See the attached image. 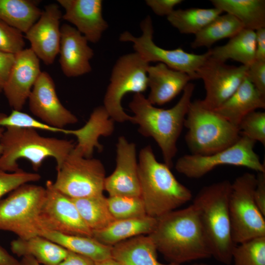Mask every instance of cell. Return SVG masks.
Here are the masks:
<instances>
[{"mask_svg":"<svg viewBox=\"0 0 265 265\" xmlns=\"http://www.w3.org/2000/svg\"><path fill=\"white\" fill-rule=\"evenodd\" d=\"M157 218L148 235L158 251L171 263L181 264L212 257L197 212L191 204Z\"/></svg>","mask_w":265,"mask_h":265,"instance_id":"6da1fadb","label":"cell"},{"mask_svg":"<svg viewBox=\"0 0 265 265\" xmlns=\"http://www.w3.org/2000/svg\"><path fill=\"white\" fill-rule=\"evenodd\" d=\"M194 88V84L189 82L179 101L168 109L156 107L142 93L134 94L129 104L133 113L131 122L138 126L140 134L154 139L160 149L164 163L170 168Z\"/></svg>","mask_w":265,"mask_h":265,"instance_id":"7a4b0ae2","label":"cell"},{"mask_svg":"<svg viewBox=\"0 0 265 265\" xmlns=\"http://www.w3.org/2000/svg\"><path fill=\"white\" fill-rule=\"evenodd\" d=\"M138 170L140 197L148 215L159 217L191 199V190L177 180L170 168L157 160L149 145L139 152Z\"/></svg>","mask_w":265,"mask_h":265,"instance_id":"3957f363","label":"cell"},{"mask_svg":"<svg viewBox=\"0 0 265 265\" xmlns=\"http://www.w3.org/2000/svg\"><path fill=\"white\" fill-rule=\"evenodd\" d=\"M232 183L223 180L202 188L193 199L212 257L229 265L236 244L232 238L229 200Z\"/></svg>","mask_w":265,"mask_h":265,"instance_id":"277c9868","label":"cell"},{"mask_svg":"<svg viewBox=\"0 0 265 265\" xmlns=\"http://www.w3.org/2000/svg\"><path fill=\"white\" fill-rule=\"evenodd\" d=\"M0 143V170L8 172L21 169L18 163L20 159L29 161L36 171L49 157L55 160L58 167L75 146L72 140L45 137L34 129L15 127L6 128Z\"/></svg>","mask_w":265,"mask_h":265,"instance_id":"5b68a950","label":"cell"},{"mask_svg":"<svg viewBox=\"0 0 265 265\" xmlns=\"http://www.w3.org/2000/svg\"><path fill=\"white\" fill-rule=\"evenodd\" d=\"M184 127L185 141L193 155L214 154L232 146L241 136L237 126L207 107L202 100L191 101Z\"/></svg>","mask_w":265,"mask_h":265,"instance_id":"8992f818","label":"cell"},{"mask_svg":"<svg viewBox=\"0 0 265 265\" xmlns=\"http://www.w3.org/2000/svg\"><path fill=\"white\" fill-rule=\"evenodd\" d=\"M10 193L0 201V230L12 232L23 239L39 235V216L45 187L27 183Z\"/></svg>","mask_w":265,"mask_h":265,"instance_id":"52a82bcc","label":"cell"},{"mask_svg":"<svg viewBox=\"0 0 265 265\" xmlns=\"http://www.w3.org/2000/svg\"><path fill=\"white\" fill-rule=\"evenodd\" d=\"M149 63L136 52L124 54L116 61L112 70L110 83L104 99V107L114 122L131 121L122 100L127 93H142L148 88L147 68Z\"/></svg>","mask_w":265,"mask_h":265,"instance_id":"ba28073f","label":"cell"},{"mask_svg":"<svg viewBox=\"0 0 265 265\" xmlns=\"http://www.w3.org/2000/svg\"><path fill=\"white\" fill-rule=\"evenodd\" d=\"M256 176L245 173L232 183L229 209L232 239L236 244L265 237V216L254 198Z\"/></svg>","mask_w":265,"mask_h":265,"instance_id":"9c48e42d","label":"cell"},{"mask_svg":"<svg viewBox=\"0 0 265 265\" xmlns=\"http://www.w3.org/2000/svg\"><path fill=\"white\" fill-rule=\"evenodd\" d=\"M56 170L54 187L71 198L103 194L106 171L99 159L85 158L73 149Z\"/></svg>","mask_w":265,"mask_h":265,"instance_id":"30bf717a","label":"cell"},{"mask_svg":"<svg viewBox=\"0 0 265 265\" xmlns=\"http://www.w3.org/2000/svg\"><path fill=\"white\" fill-rule=\"evenodd\" d=\"M256 142L241 135L232 146L207 155H185L177 160L175 169L187 178L198 179L217 166L230 165L241 166L258 172H265V165L254 151Z\"/></svg>","mask_w":265,"mask_h":265,"instance_id":"8fae6325","label":"cell"},{"mask_svg":"<svg viewBox=\"0 0 265 265\" xmlns=\"http://www.w3.org/2000/svg\"><path fill=\"white\" fill-rule=\"evenodd\" d=\"M142 34L138 37L126 31L121 33L119 40L133 43V48L146 62H159L168 67L188 75L193 80L198 79L197 70L210 57L208 51L197 54L185 51L179 48L173 50L162 48L153 40L154 29L152 19L147 16L140 23Z\"/></svg>","mask_w":265,"mask_h":265,"instance_id":"7c38bea8","label":"cell"},{"mask_svg":"<svg viewBox=\"0 0 265 265\" xmlns=\"http://www.w3.org/2000/svg\"><path fill=\"white\" fill-rule=\"evenodd\" d=\"M39 221L42 230L61 234L92 237V232L84 223L72 199L48 181Z\"/></svg>","mask_w":265,"mask_h":265,"instance_id":"4fadbf2b","label":"cell"},{"mask_svg":"<svg viewBox=\"0 0 265 265\" xmlns=\"http://www.w3.org/2000/svg\"><path fill=\"white\" fill-rule=\"evenodd\" d=\"M247 69L248 66L229 65L209 57L197 71L206 90L203 104L212 110L218 107L246 78Z\"/></svg>","mask_w":265,"mask_h":265,"instance_id":"5bb4252c","label":"cell"},{"mask_svg":"<svg viewBox=\"0 0 265 265\" xmlns=\"http://www.w3.org/2000/svg\"><path fill=\"white\" fill-rule=\"evenodd\" d=\"M29 108L42 122L60 129L74 124L78 119L60 102L51 76L42 72L28 98Z\"/></svg>","mask_w":265,"mask_h":265,"instance_id":"9a60e30c","label":"cell"},{"mask_svg":"<svg viewBox=\"0 0 265 265\" xmlns=\"http://www.w3.org/2000/svg\"><path fill=\"white\" fill-rule=\"evenodd\" d=\"M116 166L106 177L104 190L109 196L140 197L135 144L120 136L116 143Z\"/></svg>","mask_w":265,"mask_h":265,"instance_id":"2e32d148","label":"cell"},{"mask_svg":"<svg viewBox=\"0 0 265 265\" xmlns=\"http://www.w3.org/2000/svg\"><path fill=\"white\" fill-rule=\"evenodd\" d=\"M61 18L59 6L56 3L48 4L37 21L25 33L31 50L47 65L53 64L59 53Z\"/></svg>","mask_w":265,"mask_h":265,"instance_id":"e0dca14e","label":"cell"},{"mask_svg":"<svg viewBox=\"0 0 265 265\" xmlns=\"http://www.w3.org/2000/svg\"><path fill=\"white\" fill-rule=\"evenodd\" d=\"M39 59L29 49L15 54V59L3 91L11 107L21 111L41 73Z\"/></svg>","mask_w":265,"mask_h":265,"instance_id":"ac0fdd59","label":"cell"},{"mask_svg":"<svg viewBox=\"0 0 265 265\" xmlns=\"http://www.w3.org/2000/svg\"><path fill=\"white\" fill-rule=\"evenodd\" d=\"M65 10L62 18L74 25L88 40L96 43L108 25L103 16L101 0H58Z\"/></svg>","mask_w":265,"mask_h":265,"instance_id":"d6986e66","label":"cell"},{"mask_svg":"<svg viewBox=\"0 0 265 265\" xmlns=\"http://www.w3.org/2000/svg\"><path fill=\"white\" fill-rule=\"evenodd\" d=\"M59 62L67 77H77L90 72L94 51L87 39L75 27L65 24L60 27Z\"/></svg>","mask_w":265,"mask_h":265,"instance_id":"ffe728a7","label":"cell"},{"mask_svg":"<svg viewBox=\"0 0 265 265\" xmlns=\"http://www.w3.org/2000/svg\"><path fill=\"white\" fill-rule=\"evenodd\" d=\"M147 73L150 88L147 99L154 106H161L170 102L192 80L187 74L173 70L162 63L149 65Z\"/></svg>","mask_w":265,"mask_h":265,"instance_id":"44dd1931","label":"cell"},{"mask_svg":"<svg viewBox=\"0 0 265 265\" xmlns=\"http://www.w3.org/2000/svg\"><path fill=\"white\" fill-rule=\"evenodd\" d=\"M265 108V95L246 78L236 91L214 110L233 125L238 126L248 114Z\"/></svg>","mask_w":265,"mask_h":265,"instance_id":"7402d4cb","label":"cell"},{"mask_svg":"<svg viewBox=\"0 0 265 265\" xmlns=\"http://www.w3.org/2000/svg\"><path fill=\"white\" fill-rule=\"evenodd\" d=\"M114 128V121L104 106L95 108L85 125L77 130H70V134L75 135L78 140L74 150L85 158H92L95 148L100 151L103 149L99 138L111 135Z\"/></svg>","mask_w":265,"mask_h":265,"instance_id":"603a6c76","label":"cell"},{"mask_svg":"<svg viewBox=\"0 0 265 265\" xmlns=\"http://www.w3.org/2000/svg\"><path fill=\"white\" fill-rule=\"evenodd\" d=\"M157 223V218L148 215L116 219L105 228L92 231V237L104 245L112 246L135 237L150 234Z\"/></svg>","mask_w":265,"mask_h":265,"instance_id":"cb8c5ba5","label":"cell"},{"mask_svg":"<svg viewBox=\"0 0 265 265\" xmlns=\"http://www.w3.org/2000/svg\"><path fill=\"white\" fill-rule=\"evenodd\" d=\"M158 250L149 235H140L119 242L111 248V258L122 265H179L158 260Z\"/></svg>","mask_w":265,"mask_h":265,"instance_id":"d4e9b609","label":"cell"},{"mask_svg":"<svg viewBox=\"0 0 265 265\" xmlns=\"http://www.w3.org/2000/svg\"><path fill=\"white\" fill-rule=\"evenodd\" d=\"M12 252L19 257L30 256L43 265H58L68 253V250L48 238L37 235L28 238L13 240Z\"/></svg>","mask_w":265,"mask_h":265,"instance_id":"484cf974","label":"cell"},{"mask_svg":"<svg viewBox=\"0 0 265 265\" xmlns=\"http://www.w3.org/2000/svg\"><path fill=\"white\" fill-rule=\"evenodd\" d=\"M210 57L225 63L233 59L249 66L255 60V31L243 28L222 46L208 50Z\"/></svg>","mask_w":265,"mask_h":265,"instance_id":"4316f807","label":"cell"},{"mask_svg":"<svg viewBox=\"0 0 265 265\" xmlns=\"http://www.w3.org/2000/svg\"><path fill=\"white\" fill-rule=\"evenodd\" d=\"M69 251L87 257L95 262L111 257L112 246L104 245L92 237L61 234L48 230L40 233Z\"/></svg>","mask_w":265,"mask_h":265,"instance_id":"83f0119b","label":"cell"},{"mask_svg":"<svg viewBox=\"0 0 265 265\" xmlns=\"http://www.w3.org/2000/svg\"><path fill=\"white\" fill-rule=\"evenodd\" d=\"M214 7L236 17L244 28L265 27V0H211Z\"/></svg>","mask_w":265,"mask_h":265,"instance_id":"f1b7e54d","label":"cell"},{"mask_svg":"<svg viewBox=\"0 0 265 265\" xmlns=\"http://www.w3.org/2000/svg\"><path fill=\"white\" fill-rule=\"evenodd\" d=\"M37 2L30 0H0V19L26 33L37 21L42 12Z\"/></svg>","mask_w":265,"mask_h":265,"instance_id":"f546056e","label":"cell"},{"mask_svg":"<svg viewBox=\"0 0 265 265\" xmlns=\"http://www.w3.org/2000/svg\"><path fill=\"white\" fill-rule=\"evenodd\" d=\"M243 28L241 23L233 15L221 14L195 35L191 46L193 48H210L219 40L231 38Z\"/></svg>","mask_w":265,"mask_h":265,"instance_id":"4dcf8cb0","label":"cell"},{"mask_svg":"<svg viewBox=\"0 0 265 265\" xmlns=\"http://www.w3.org/2000/svg\"><path fill=\"white\" fill-rule=\"evenodd\" d=\"M222 13L215 7L178 9L167 16V19L180 33L195 35Z\"/></svg>","mask_w":265,"mask_h":265,"instance_id":"1f68e13d","label":"cell"},{"mask_svg":"<svg viewBox=\"0 0 265 265\" xmlns=\"http://www.w3.org/2000/svg\"><path fill=\"white\" fill-rule=\"evenodd\" d=\"M82 220L92 231L102 229L115 219L107 205L104 194L81 198H71Z\"/></svg>","mask_w":265,"mask_h":265,"instance_id":"d6a6232c","label":"cell"},{"mask_svg":"<svg viewBox=\"0 0 265 265\" xmlns=\"http://www.w3.org/2000/svg\"><path fill=\"white\" fill-rule=\"evenodd\" d=\"M233 265H265V237L237 244L232 252Z\"/></svg>","mask_w":265,"mask_h":265,"instance_id":"836d02e7","label":"cell"},{"mask_svg":"<svg viewBox=\"0 0 265 265\" xmlns=\"http://www.w3.org/2000/svg\"><path fill=\"white\" fill-rule=\"evenodd\" d=\"M106 199L109 210L115 220L147 215L140 197L114 196H109Z\"/></svg>","mask_w":265,"mask_h":265,"instance_id":"e575fe53","label":"cell"},{"mask_svg":"<svg viewBox=\"0 0 265 265\" xmlns=\"http://www.w3.org/2000/svg\"><path fill=\"white\" fill-rule=\"evenodd\" d=\"M0 127L31 129L67 134V130L49 125L27 113L13 109L9 115L0 113Z\"/></svg>","mask_w":265,"mask_h":265,"instance_id":"d590c367","label":"cell"},{"mask_svg":"<svg viewBox=\"0 0 265 265\" xmlns=\"http://www.w3.org/2000/svg\"><path fill=\"white\" fill-rule=\"evenodd\" d=\"M238 129L240 135L244 136L265 145V112L254 111L246 115L240 122Z\"/></svg>","mask_w":265,"mask_h":265,"instance_id":"8d00e7d4","label":"cell"},{"mask_svg":"<svg viewBox=\"0 0 265 265\" xmlns=\"http://www.w3.org/2000/svg\"><path fill=\"white\" fill-rule=\"evenodd\" d=\"M41 176L37 173L25 171L22 169L14 172L0 170V200L6 194L19 186L39 181Z\"/></svg>","mask_w":265,"mask_h":265,"instance_id":"74e56055","label":"cell"},{"mask_svg":"<svg viewBox=\"0 0 265 265\" xmlns=\"http://www.w3.org/2000/svg\"><path fill=\"white\" fill-rule=\"evenodd\" d=\"M25 46L23 32L0 19V51L15 55Z\"/></svg>","mask_w":265,"mask_h":265,"instance_id":"f35d334b","label":"cell"},{"mask_svg":"<svg viewBox=\"0 0 265 265\" xmlns=\"http://www.w3.org/2000/svg\"><path fill=\"white\" fill-rule=\"evenodd\" d=\"M246 78L260 93L265 95V61L255 60L248 66Z\"/></svg>","mask_w":265,"mask_h":265,"instance_id":"ab89813d","label":"cell"},{"mask_svg":"<svg viewBox=\"0 0 265 265\" xmlns=\"http://www.w3.org/2000/svg\"><path fill=\"white\" fill-rule=\"evenodd\" d=\"M183 1L182 0H146L145 2L155 14L168 16L175 10L174 7Z\"/></svg>","mask_w":265,"mask_h":265,"instance_id":"60d3db41","label":"cell"},{"mask_svg":"<svg viewBox=\"0 0 265 265\" xmlns=\"http://www.w3.org/2000/svg\"><path fill=\"white\" fill-rule=\"evenodd\" d=\"M15 59V54L0 51V92L8 80Z\"/></svg>","mask_w":265,"mask_h":265,"instance_id":"b9f144b4","label":"cell"},{"mask_svg":"<svg viewBox=\"0 0 265 265\" xmlns=\"http://www.w3.org/2000/svg\"><path fill=\"white\" fill-rule=\"evenodd\" d=\"M254 198L259 210L265 216V172H258L256 176Z\"/></svg>","mask_w":265,"mask_h":265,"instance_id":"7bdbcfd3","label":"cell"},{"mask_svg":"<svg viewBox=\"0 0 265 265\" xmlns=\"http://www.w3.org/2000/svg\"><path fill=\"white\" fill-rule=\"evenodd\" d=\"M58 265H96V264L87 257L68 251L67 256Z\"/></svg>","mask_w":265,"mask_h":265,"instance_id":"ee69618b","label":"cell"},{"mask_svg":"<svg viewBox=\"0 0 265 265\" xmlns=\"http://www.w3.org/2000/svg\"><path fill=\"white\" fill-rule=\"evenodd\" d=\"M255 60L265 61V27L255 30Z\"/></svg>","mask_w":265,"mask_h":265,"instance_id":"f6af8a7d","label":"cell"},{"mask_svg":"<svg viewBox=\"0 0 265 265\" xmlns=\"http://www.w3.org/2000/svg\"><path fill=\"white\" fill-rule=\"evenodd\" d=\"M0 265H20V261L0 245Z\"/></svg>","mask_w":265,"mask_h":265,"instance_id":"bcb514c9","label":"cell"},{"mask_svg":"<svg viewBox=\"0 0 265 265\" xmlns=\"http://www.w3.org/2000/svg\"><path fill=\"white\" fill-rule=\"evenodd\" d=\"M20 265H41L33 258L30 256L23 257Z\"/></svg>","mask_w":265,"mask_h":265,"instance_id":"7dc6e473","label":"cell"},{"mask_svg":"<svg viewBox=\"0 0 265 265\" xmlns=\"http://www.w3.org/2000/svg\"><path fill=\"white\" fill-rule=\"evenodd\" d=\"M96 265H122L111 257L103 261L95 262Z\"/></svg>","mask_w":265,"mask_h":265,"instance_id":"c3c4849f","label":"cell"},{"mask_svg":"<svg viewBox=\"0 0 265 265\" xmlns=\"http://www.w3.org/2000/svg\"><path fill=\"white\" fill-rule=\"evenodd\" d=\"M4 128L3 127H0V139L2 136V135L3 134V132H4ZM1 153H2V147H1V145L0 143V156H1Z\"/></svg>","mask_w":265,"mask_h":265,"instance_id":"681fc988","label":"cell"},{"mask_svg":"<svg viewBox=\"0 0 265 265\" xmlns=\"http://www.w3.org/2000/svg\"><path fill=\"white\" fill-rule=\"evenodd\" d=\"M188 265H211L201 263H194V264H192Z\"/></svg>","mask_w":265,"mask_h":265,"instance_id":"f907efd6","label":"cell"}]
</instances>
